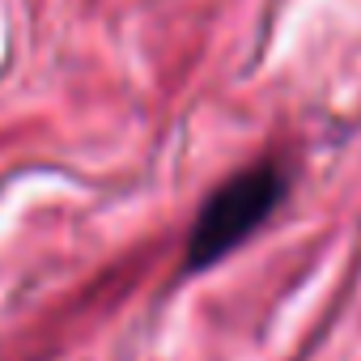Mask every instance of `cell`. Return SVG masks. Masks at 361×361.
Instances as JSON below:
<instances>
[{
  "label": "cell",
  "instance_id": "1",
  "mask_svg": "<svg viewBox=\"0 0 361 361\" xmlns=\"http://www.w3.org/2000/svg\"><path fill=\"white\" fill-rule=\"evenodd\" d=\"M289 174L281 161H255L238 174H230L226 183L204 200L192 234H188V259L183 272H204L230 251H238L285 200Z\"/></svg>",
  "mask_w": 361,
  "mask_h": 361
}]
</instances>
